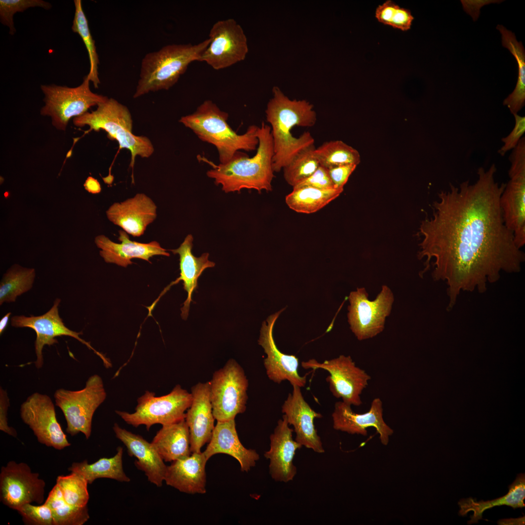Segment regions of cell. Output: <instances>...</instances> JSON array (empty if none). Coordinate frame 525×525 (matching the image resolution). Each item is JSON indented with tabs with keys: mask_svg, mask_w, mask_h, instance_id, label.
Returning <instances> with one entry per match:
<instances>
[{
	"mask_svg": "<svg viewBox=\"0 0 525 525\" xmlns=\"http://www.w3.org/2000/svg\"><path fill=\"white\" fill-rule=\"evenodd\" d=\"M496 171L494 164L480 167L474 184L450 183L420 226L418 257L425 259L421 275L432 266L434 280L445 282L448 310L461 292L484 293L503 272H520L525 261L503 219L500 199L506 183L495 181Z\"/></svg>",
	"mask_w": 525,
	"mask_h": 525,
	"instance_id": "cell-1",
	"label": "cell"
},
{
	"mask_svg": "<svg viewBox=\"0 0 525 525\" xmlns=\"http://www.w3.org/2000/svg\"><path fill=\"white\" fill-rule=\"evenodd\" d=\"M272 93L265 114L273 141V169L279 172L299 153L314 145L315 140L310 132H305L296 138L291 130L296 126H314L317 117L313 105L306 100H291L276 86L273 88Z\"/></svg>",
	"mask_w": 525,
	"mask_h": 525,
	"instance_id": "cell-2",
	"label": "cell"
},
{
	"mask_svg": "<svg viewBox=\"0 0 525 525\" xmlns=\"http://www.w3.org/2000/svg\"><path fill=\"white\" fill-rule=\"evenodd\" d=\"M257 136L259 144L252 157L239 151L228 162L218 165L201 157L212 168L207 175L214 179L216 185H221L224 192H239L243 189H254L259 193L272 190L274 146L270 126L262 122Z\"/></svg>",
	"mask_w": 525,
	"mask_h": 525,
	"instance_id": "cell-3",
	"label": "cell"
},
{
	"mask_svg": "<svg viewBox=\"0 0 525 525\" xmlns=\"http://www.w3.org/2000/svg\"><path fill=\"white\" fill-rule=\"evenodd\" d=\"M228 114L211 100L202 103L193 113L182 117L179 122L191 129L203 141L216 148L220 163L229 161L240 150H257L259 126H249L243 134H238L228 124Z\"/></svg>",
	"mask_w": 525,
	"mask_h": 525,
	"instance_id": "cell-4",
	"label": "cell"
},
{
	"mask_svg": "<svg viewBox=\"0 0 525 525\" xmlns=\"http://www.w3.org/2000/svg\"><path fill=\"white\" fill-rule=\"evenodd\" d=\"M210 42L208 38L196 44H169L147 53L141 61L140 78L133 97L170 88L191 63L200 61Z\"/></svg>",
	"mask_w": 525,
	"mask_h": 525,
	"instance_id": "cell-5",
	"label": "cell"
},
{
	"mask_svg": "<svg viewBox=\"0 0 525 525\" xmlns=\"http://www.w3.org/2000/svg\"><path fill=\"white\" fill-rule=\"evenodd\" d=\"M73 122L77 127L88 126L87 133L92 130H105L109 139L118 142L119 150L127 149L130 151V167L132 169L137 156L148 158L154 152L149 139L132 133L133 121L128 108L113 98H108L100 104L95 110L73 118Z\"/></svg>",
	"mask_w": 525,
	"mask_h": 525,
	"instance_id": "cell-6",
	"label": "cell"
},
{
	"mask_svg": "<svg viewBox=\"0 0 525 525\" xmlns=\"http://www.w3.org/2000/svg\"><path fill=\"white\" fill-rule=\"evenodd\" d=\"M106 397L103 380L98 374L89 377L81 390H56L54 394L55 404L66 420L67 433L71 436L82 433L88 439L91 433L93 415Z\"/></svg>",
	"mask_w": 525,
	"mask_h": 525,
	"instance_id": "cell-7",
	"label": "cell"
},
{
	"mask_svg": "<svg viewBox=\"0 0 525 525\" xmlns=\"http://www.w3.org/2000/svg\"><path fill=\"white\" fill-rule=\"evenodd\" d=\"M192 395L177 385L168 394L156 397L155 393L146 391L137 400L134 413L116 410L126 423L134 427L141 425L148 431L155 424H172L185 420L186 411L192 402Z\"/></svg>",
	"mask_w": 525,
	"mask_h": 525,
	"instance_id": "cell-8",
	"label": "cell"
},
{
	"mask_svg": "<svg viewBox=\"0 0 525 525\" xmlns=\"http://www.w3.org/2000/svg\"><path fill=\"white\" fill-rule=\"evenodd\" d=\"M89 82L86 76L82 84L74 88L54 84L41 85L45 105L40 114L50 117L56 128L65 131L72 118L83 115L92 106H97L108 98L92 92Z\"/></svg>",
	"mask_w": 525,
	"mask_h": 525,
	"instance_id": "cell-9",
	"label": "cell"
},
{
	"mask_svg": "<svg viewBox=\"0 0 525 525\" xmlns=\"http://www.w3.org/2000/svg\"><path fill=\"white\" fill-rule=\"evenodd\" d=\"M210 383L212 413L217 421L235 419L246 410L248 381L242 367L233 359L213 374Z\"/></svg>",
	"mask_w": 525,
	"mask_h": 525,
	"instance_id": "cell-10",
	"label": "cell"
},
{
	"mask_svg": "<svg viewBox=\"0 0 525 525\" xmlns=\"http://www.w3.org/2000/svg\"><path fill=\"white\" fill-rule=\"evenodd\" d=\"M509 180L500 199L506 227L513 233L517 245H525V138L523 137L509 155Z\"/></svg>",
	"mask_w": 525,
	"mask_h": 525,
	"instance_id": "cell-11",
	"label": "cell"
},
{
	"mask_svg": "<svg viewBox=\"0 0 525 525\" xmlns=\"http://www.w3.org/2000/svg\"><path fill=\"white\" fill-rule=\"evenodd\" d=\"M364 287L357 288L349 296L348 320L350 329L360 341L372 338L381 333L391 313L394 297L391 289L382 286L373 300L368 298Z\"/></svg>",
	"mask_w": 525,
	"mask_h": 525,
	"instance_id": "cell-12",
	"label": "cell"
},
{
	"mask_svg": "<svg viewBox=\"0 0 525 525\" xmlns=\"http://www.w3.org/2000/svg\"><path fill=\"white\" fill-rule=\"evenodd\" d=\"M305 369H323L329 375L326 377L330 390L334 397L350 405L362 403L361 395L368 386L370 376L357 366L350 356L338 357L320 363L315 359L301 363Z\"/></svg>",
	"mask_w": 525,
	"mask_h": 525,
	"instance_id": "cell-13",
	"label": "cell"
},
{
	"mask_svg": "<svg viewBox=\"0 0 525 525\" xmlns=\"http://www.w3.org/2000/svg\"><path fill=\"white\" fill-rule=\"evenodd\" d=\"M210 42L203 53L200 62L215 70L229 67L243 61L248 52L245 32L233 18L216 21L211 27Z\"/></svg>",
	"mask_w": 525,
	"mask_h": 525,
	"instance_id": "cell-14",
	"label": "cell"
},
{
	"mask_svg": "<svg viewBox=\"0 0 525 525\" xmlns=\"http://www.w3.org/2000/svg\"><path fill=\"white\" fill-rule=\"evenodd\" d=\"M46 483L33 472L26 463L9 461L2 466L0 473V500L8 508L17 510L28 503L42 504Z\"/></svg>",
	"mask_w": 525,
	"mask_h": 525,
	"instance_id": "cell-15",
	"label": "cell"
},
{
	"mask_svg": "<svg viewBox=\"0 0 525 525\" xmlns=\"http://www.w3.org/2000/svg\"><path fill=\"white\" fill-rule=\"evenodd\" d=\"M20 415L40 443L59 450L70 445L57 420L54 404L47 395L32 394L21 404Z\"/></svg>",
	"mask_w": 525,
	"mask_h": 525,
	"instance_id": "cell-16",
	"label": "cell"
},
{
	"mask_svg": "<svg viewBox=\"0 0 525 525\" xmlns=\"http://www.w3.org/2000/svg\"><path fill=\"white\" fill-rule=\"evenodd\" d=\"M60 301V299H55L52 308L42 315L30 316L23 315H15L11 318V324L13 327L30 328L34 330L36 333V337L35 343L36 356L35 364L36 368H40L43 366L44 361L42 350L44 346H51L57 343L58 341L55 337L63 335L73 337L85 345L102 359L105 367L110 366L111 363L107 359L93 348L89 343L80 337V335L82 334V332L73 331L65 325L58 312V306Z\"/></svg>",
	"mask_w": 525,
	"mask_h": 525,
	"instance_id": "cell-17",
	"label": "cell"
},
{
	"mask_svg": "<svg viewBox=\"0 0 525 525\" xmlns=\"http://www.w3.org/2000/svg\"><path fill=\"white\" fill-rule=\"evenodd\" d=\"M284 309L270 315L266 319L267 323L262 322L258 343L267 355L263 364L268 378L277 384L287 380L292 385L302 387L306 384V375L301 376L298 373V359L295 355L281 352L278 349L273 338L274 324Z\"/></svg>",
	"mask_w": 525,
	"mask_h": 525,
	"instance_id": "cell-18",
	"label": "cell"
},
{
	"mask_svg": "<svg viewBox=\"0 0 525 525\" xmlns=\"http://www.w3.org/2000/svg\"><path fill=\"white\" fill-rule=\"evenodd\" d=\"M351 405L343 401L336 402L332 413L333 428L350 434L367 436V429L374 428L379 434L381 443L386 445L393 430L383 418V402L379 398L374 399L369 410L362 414L353 411Z\"/></svg>",
	"mask_w": 525,
	"mask_h": 525,
	"instance_id": "cell-19",
	"label": "cell"
},
{
	"mask_svg": "<svg viewBox=\"0 0 525 525\" xmlns=\"http://www.w3.org/2000/svg\"><path fill=\"white\" fill-rule=\"evenodd\" d=\"M292 393L288 394L281 407L289 425L294 427L295 440L302 446L317 453H323L324 449L314 424L315 419L322 415L313 410L305 400L301 387L294 385Z\"/></svg>",
	"mask_w": 525,
	"mask_h": 525,
	"instance_id": "cell-20",
	"label": "cell"
},
{
	"mask_svg": "<svg viewBox=\"0 0 525 525\" xmlns=\"http://www.w3.org/2000/svg\"><path fill=\"white\" fill-rule=\"evenodd\" d=\"M293 431L283 415L270 436V449L264 453V456L270 460L269 473L276 481L288 482L297 474L293 459L297 450L302 446L293 439Z\"/></svg>",
	"mask_w": 525,
	"mask_h": 525,
	"instance_id": "cell-21",
	"label": "cell"
},
{
	"mask_svg": "<svg viewBox=\"0 0 525 525\" xmlns=\"http://www.w3.org/2000/svg\"><path fill=\"white\" fill-rule=\"evenodd\" d=\"M191 394L192 402L185 420L189 429L191 452L200 453L201 448L210 441L215 427L210 382L193 385Z\"/></svg>",
	"mask_w": 525,
	"mask_h": 525,
	"instance_id": "cell-22",
	"label": "cell"
},
{
	"mask_svg": "<svg viewBox=\"0 0 525 525\" xmlns=\"http://www.w3.org/2000/svg\"><path fill=\"white\" fill-rule=\"evenodd\" d=\"M108 220L133 237L143 234L157 217V206L144 193L113 204L106 211Z\"/></svg>",
	"mask_w": 525,
	"mask_h": 525,
	"instance_id": "cell-23",
	"label": "cell"
},
{
	"mask_svg": "<svg viewBox=\"0 0 525 525\" xmlns=\"http://www.w3.org/2000/svg\"><path fill=\"white\" fill-rule=\"evenodd\" d=\"M118 239L121 244L113 242L104 235L95 238V243L101 250L100 256L107 263H115L126 267L132 264L131 259L138 258L150 262L149 259L155 255L169 257L170 254L157 241L141 243L130 240L128 233L122 230L119 231Z\"/></svg>",
	"mask_w": 525,
	"mask_h": 525,
	"instance_id": "cell-24",
	"label": "cell"
},
{
	"mask_svg": "<svg viewBox=\"0 0 525 525\" xmlns=\"http://www.w3.org/2000/svg\"><path fill=\"white\" fill-rule=\"evenodd\" d=\"M113 429L116 437L126 447L128 455L136 457L134 463L136 467L144 472L149 481L161 487L167 466L152 443L121 427L116 423Z\"/></svg>",
	"mask_w": 525,
	"mask_h": 525,
	"instance_id": "cell-25",
	"label": "cell"
},
{
	"mask_svg": "<svg viewBox=\"0 0 525 525\" xmlns=\"http://www.w3.org/2000/svg\"><path fill=\"white\" fill-rule=\"evenodd\" d=\"M209 460L217 454H225L235 458L241 470L247 472L255 466L260 456L255 450L245 448L239 440L235 419L217 421L209 444L203 452Z\"/></svg>",
	"mask_w": 525,
	"mask_h": 525,
	"instance_id": "cell-26",
	"label": "cell"
},
{
	"mask_svg": "<svg viewBox=\"0 0 525 525\" xmlns=\"http://www.w3.org/2000/svg\"><path fill=\"white\" fill-rule=\"evenodd\" d=\"M208 460L204 453L200 452L173 461L167 467L164 481L182 492L205 493Z\"/></svg>",
	"mask_w": 525,
	"mask_h": 525,
	"instance_id": "cell-27",
	"label": "cell"
},
{
	"mask_svg": "<svg viewBox=\"0 0 525 525\" xmlns=\"http://www.w3.org/2000/svg\"><path fill=\"white\" fill-rule=\"evenodd\" d=\"M193 238L188 234L183 243L176 249L170 250L175 254L179 256L180 276L172 284L183 281V288L187 292V298L181 308V316L186 319L189 314L190 303L193 292L197 287V280L203 271L215 266V263L209 260V254L204 253L196 257L192 252Z\"/></svg>",
	"mask_w": 525,
	"mask_h": 525,
	"instance_id": "cell-28",
	"label": "cell"
},
{
	"mask_svg": "<svg viewBox=\"0 0 525 525\" xmlns=\"http://www.w3.org/2000/svg\"><path fill=\"white\" fill-rule=\"evenodd\" d=\"M151 443L165 462H173L191 455L190 432L185 420L162 425Z\"/></svg>",
	"mask_w": 525,
	"mask_h": 525,
	"instance_id": "cell-29",
	"label": "cell"
},
{
	"mask_svg": "<svg viewBox=\"0 0 525 525\" xmlns=\"http://www.w3.org/2000/svg\"><path fill=\"white\" fill-rule=\"evenodd\" d=\"M508 492L505 495L491 500L477 501L472 497L460 499L458 505L459 507V514L466 516L470 511L473 514L468 524L476 523L482 519L484 511L495 506H508L513 508H522L525 507V474L521 473L517 475L514 481L509 486Z\"/></svg>",
	"mask_w": 525,
	"mask_h": 525,
	"instance_id": "cell-30",
	"label": "cell"
},
{
	"mask_svg": "<svg viewBox=\"0 0 525 525\" xmlns=\"http://www.w3.org/2000/svg\"><path fill=\"white\" fill-rule=\"evenodd\" d=\"M496 28L502 35V43L514 56L518 67V77L514 90L503 101L513 114H518L525 105V51L515 34L502 25Z\"/></svg>",
	"mask_w": 525,
	"mask_h": 525,
	"instance_id": "cell-31",
	"label": "cell"
},
{
	"mask_svg": "<svg viewBox=\"0 0 525 525\" xmlns=\"http://www.w3.org/2000/svg\"><path fill=\"white\" fill-rule=\"evenodd\" d=\"M122 455V448L118 447L117 453L113 457L101 458L92 464L88 463L86 460L80 462H74L68 468V470L81 474L88 484L101 478H109L121 482H129L130 478L123 471Z\"/></svg>",
	"mask_w": 525,
	"mask_h": 525,
	"instance_id": "cell-32",
	"label": "cell"
},
{
	"mask_svg": "<svg viewBox=\"0 0 525 525\" xmlns=\"http://www.w3.org/2000/svg\"><path fill=\"white\" fill-rule=\"evenodd\" d=\"M343 189H320L310 187L293 189L285 197V202L291 210L299 213H313L336 198Z\"/></svg>",
	"mask_w": 525,
	"mask_h": 525,
	"instance_id": "cell-33",
	"label": "cell"
},
{
	"mask_svg": "<svg viewBox=\"0 0 525 525\" xmlns=\"http://www.w3.org/2000/svg\"><path fill=\"white\" fill-rule=\"evenodd\" d=\"M35 276L34 268L13 265L3 275L0 283V304L15 302L18 297L30 290Z\"/></svg>",
	"mask_w": 525,
	"mask_h": 525,
	"instance_id": "cell-34",
	"label": "cell"
},
{
	"mask_svg": "<svg viewBox=\"0 0 525 525\" xmlns=\"http://www.w3.org/2000/svg\"><path fill=\"white\" fill-rule=\"evenodd\" d=\"M44 503L52 510L54 525H82L89 518L88 506L78 508L67 503L57 484Z\"/></svg>",
	"mask_w": 525,
	"mask_h": 525,
	"instance_id": "cell-35",
	"label": "cell"
},
{
	"mask_svg": "<svg viewBox=\"0 0 525 525\" xmlns=\"http://www.w3.org/2000/svg\"><path fill=\"white\" fill-rule=\"evenodd\" d=\"M320 166L326 169L347 164L358 165L360 156L355 149L341 140H331L322 143L314 150Z\"/></svg>",
	"mask_w": 525,
	"mask_h": 525,
	"instance_id": "cell-36",
	"label": "cell"
},
{
	"mask_svg": "<svg viewBox=\"0 0 525 525\" xmlns=\"http://www.w3.org/2000/svg\"><path fill=\"white\" fill-rule=\"evenodd\" d=\"M75 12L71 26L73 32L79 35L82 38L88 51L89 60V70L87 76L92 82L95 88H98L100 81L98 77L99 60L95 44L91 34L88 20L84 12L82 1L74 0Z\"/></svg>",
	"mask_w": 525,
	"mask_h": 525,
	"instance_id": "cell-37",
	"label": "cell"
},
{
	"mask_svg": "<svg viewBox=\"0 0 525 525\" xmlns=\"http://www.w3.org/2000/svg\"><path fill=\"white\" fill-rule=\"evenodd\" d=\"M314 145L304 149L282 169L286 182L295 187L311 176L320 166L314 154Z\"/></svg>",
	"mask_w": 525,
	"mask_h": 525,
	"instance_id": "cell-38",
	"label": "cell"
},
{
	"mask_svg": "<svg viewBox=\"0 0 525 525\" xmlns=\"http://www.w3.org/2000/svg\"><path fill=\"white\" fill-rule=\"evenodd\" d=\"M56 484L61 490L67 503L78 508L88 506L89 498L88 484L81 474L71 472L68 475L58 476Z\"/></svg>",
	"mask_w": 525,
	"mask_h": 525,
	"instance_id": "cell-39",
	"label": "cell"
},
{
	"mask_svg": "<svg viewBox=\"0 0 525 525\" xmlns=\"http://www.w3.org/2000/svg\"><path fill=\"white\" fill-rule=\"evenodd\" d=\"M375 17L380 22L402 31L411 28L414 19L410 10L400 7L391 0L377 7Z\"/></svg>",
	"mask_w": 525,
	"mask_h": 525,
	"instance_id": "cell-40",
	"label": "cell"
},
{
	"mask_svg": "<svg viewBox=\"0 0 525 525\" xmlns=\"http://www.w3.org/2000/svg\"><path fill=\"white\" fill-rule=\"evenodd\" d=\"M36 7L49 10L52 5L42 0H0V22L8 27L9 34L14 35L16 33L14 15L17 12H23L29 8Z\"/></svg>",
	"mask_w": 525,
	"mask_h": 525,
	"instance_id": "cell-41",
	"label": "cell"
},
{
	"mask_svg": "<svg viewBox=\"0 0 525 525\" xmlns=\"http://www.w3.org/2000/svg\"><path fill=\"white\" fill-rule=\"evenodd\" d=\"M17 511L21 515L24 522L33 525H54L50 508L45 503L34 505L32 503L23 505Z\"/></svg>",
	"mask_w": 525,
	"mask_h": 525,
	"instance_id": "cell-42",
	"label": "cell"
},
{
	"mask_svg": "<svg viewBox=\"0 0 525 525\" xmlns=\"http://www.w3.org/2000/svg\"><path fill=\"white\" fill-rule=\"evenodd\" d=\"M513 115L515 120L514 127L508 136L502 138L501 140L504 144L498 151L501 156H504L508 151L513 150L525 132V117L518 114Z\"/></svg>",
	"mask_w": 525,
	"mask_h": 525,
	"instance_id": "cell-43",
	"label": "cell"
},
{
	"mask_svg": "<svg viewBox=\"0 0 525 525\" xmlns=\"http://www.w3.org/2000/svg\"><path fill=\"white\" fill-rule=\"evenodd\" d=\"M303 187H310L320 189L334 188L327 169L320 165L311 176L293 189Z\"/></svg>",
	"mask_w": 525,
	"mask_h": 525,
	"instance_id": "cell-44",
	"label": "cell"
},
{
	"mask_svg": "<svg viewBox=\"0 0 525 525\" xmlns=\"http://www.w3.org/2000/svg\"><path fill=\"white\" fill-rule=\"evenodd\" d=\"M355 164L340 165L327 169L334 188L343 189L348 179L357 167Z\"/></svg>",
	"mask_w": 525,
	"mask_h": 525,
	"instance_id": "cell-45",
	"label": "cell"
},
{
	"mask_svg": "<svg viewBox=\"0 0 525 525\" xmlns=\"http://www.w3.org/2000/svg\"><path fill=\"white\" fill-rule=\"evenodd\" d=\"M10 405L9 399L6 390L0 388V430L4 433L16 437L17 433L15 429L8 425L7 410Z\"/></svg>",
	"mask_w": 525,
	"mask_h": 525,
	"instance_id": "cell-46",
	"label": "cell"
},
{
	"mask_svg": "<svg viewBox=\"0 0 525 525\" xmlns=\"http://www.w3.org/2000/svg\"><path fill=\"white\" fill-rule=\"evenodd\" d=\"M86 190L92 194L99 193L101 191V187L99 181L92 176H88L84 184Z\"/></svg>",
	"mask_w": 525,
	"mask_h": 525,
	"instance_id": "cell-47",
	"label": "cell"
},
{
	"mask_svg": "<svg viewBox=\"0 0 525 525\" xmlns=\"http://www.w3.org/2000/svg\"><path fill=\"white\" fill-rule=\"evenodd\" d=\"M498 525H525V516L518 518H510L499 520Z\"/></svg>",
	"mask_w": 525,
	"mask_h": 525,
	"instance_id": "cell-48",
	"label": "cell"
},
{
	"mask_svg": "<svg viewBox=\"0 0 525 525\" xmlns=\"http://www.w3.org/2000/svg\"><path fill=\"white\" fill-rule=\"evenodd\" d=\"M11 313L10 312L6 314L0 321V334H1L6 328L9 320V317Z\"/></svg>",
	"mask_w": 525,
	"mask_h": 525,
	"instance_id": "cell-49",
	"label": "cell"
}]
</instances>
